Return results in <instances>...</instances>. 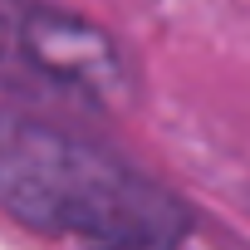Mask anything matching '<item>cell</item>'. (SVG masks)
Returning a JSON list of instances; mask_svg holds the SVG:
<instances>
[{
    "mask_svg": "<svg viewBox=\"0 0 250 250\" xmlns=\"http://www.w3.org/2000/svg\"><path fill=\"white\" fill-rule=\"evenodd\" d=\"M0 211L79 250H182L191 211L98 138L0 98Z\"/></svg>",
    "mask_w": 250,
    "mask_h": 250,
    "instance_id": "obj_1",
    "label": "cell"
},
{
    "mask_svg": "<svg viewBox=\"0 0 250 250\" xmlns=\"http://www.w3.org/2000/svg\"><path fill=\"white\" fill-rule=\"evenodd\" d=\"M0 88L98 113L133 83L118 40L93 20L49 0H0Z\"/></svg>",
    "mask_w": 250,
    "mask_h": 250,
    "instance_id": "obj_2",
    "label": "cell"
}]
</instances>
